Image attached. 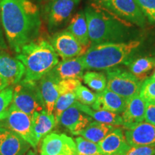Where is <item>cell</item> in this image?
<instances>
[{
	"label": "cell",
	"instance_id": "obj_1",
	"mask_svg": "<svg viewBox=\"0 0 155 155\" xmlns=\"http://www.w3.org/2000/svg\"><path fill=\"white\" fill-rule=\"evenodd\" d=\"M0 21L7 43L15 53L39 38L41 15L31 0H0Z\"/></svg>",
	"mask_w": 155,
	"mask_h": 155
},
{
	"label": "cell",
	"instance_id": "obj_2",
	"mask_svg": "<svg viewBox=\"0 0 155 155\" xmlns=\"http://www.w3.org/2000/svg\"><path fill=\"white\" fill-rule=\"evenodd\" d=\"M91 45L132 40L137 31L131 23L115 16L94 3L84 9Z\"/></svg>",
	"mask_w": 155,
	"mask_h": 155
},
{
	"label": "cell",
	"instance_id": "obj_3",
	"mask_svg": "<svg viewBox=\"0 0 155 155\" xmlns=\"http://www.w3.org/2000/svg\"><path fill=\"white\" fill-rule=\"evenodd\" d=\"M140 46L139 40L93 45L81 57L86 69L106 71L121 64L127 65Z\"/></svg>",
	"mask_w": 155,
	"mask_h": 155
},
{
	"label": "cell",
	"instance_id": "obj_4",
	"mask_svg": "<svg viewBox=\"0 0 155 155\" xmlns=\"http://www.w3.org/2000/svg\"><path fill=\"white\" fill-rule=\"evenodd\" d=\"M16 58L25 68L24 81L38 82L59 63V56L50 42L42 38L23 46Z\"/></svg>",
	"mask_w": 155,
	"mask_h": 155
},
{
	"label": "cell",
	"instance_id": "obj_5",
	"mask_svg": "<svg viewBox=\"0 0 155 155\" xmlns=\"http://www.w3.org/2000/svg\"><path fill=\"white\" fill-rule=\"evenodd\" d=\"M81 83V81L77 79L60 80L50 72L45 75L38 81L45 110L48 114H53L55 104L60 96L64 93L75 91Z\"/></svg>",
	"mask_w": 155,
	"mask_h": 155
},
{
	"label": "cell",
	"instance_id": "obj_6",
	"mask_svg": "<svg viewBox=\"0 0 155 155\" xmlns=\"http://www.w3.org/2000/svg\"><path fill=\"white\" fill-rule=\"evenodd\" d=\"M11 108L19 110L32 116L45 110L38 82L21 81L14 86Z\"/></svg>",
	"mask_w": 155,
	"mask_h": 155
},
{
	"label": "cell",
	"instance_id": "obj_7",
	"mask_svg": "<svg viewBox=\"0 0 155 155\" xmlns=\"http://www.w3.org/2000/svg\"><path fill=\"white\" fill-rule=\"evenodd\" d=\"M106 88L127 99L139 94L141 83L130 71L119 66L106 70Z\"/></svg>",
	"mask_w": 155,
	"mask_h": 155
},
{
	"label": "cell",
	"instance_id": "obj_8",
	"mask_svg": "<svg viewBox=\"0 0 155 155\" xmlns=\"http://www.w3.org/2000/svg\"><path fill=\"white\" fill-rule=\"evenodd\" d=\"M94 4L124 20L144 28L146 17L136 0H94Z\"/></svg>",
	"mask_w": 155,
	"mask_h": 155
},
{
	"label": "cell",
	"instance_id": "obj_9",
	"mask_svg": "<svg viewBox=\"0 0 155 155\" xmlns=\"http://www.w3.org/2000/svg\"><path fill=\"white\" fill-rule=\"evenodd\" d=\"M81 0H48L43 19L50 32H55L71 19Z\"/></svg>",
	"mask_w": 155,
	"mask_h": 155
},
{
	"label": "cell",
	"instance_id": "obj_10",
	"mask_svg": "<svg viewBox=\"0 0 155 155\" xmlns=\"http://www.w3.org/2000/svg\"><path fill=\"white\" fill-rule=\"evenodd\" d=\"M0 127L17 134L28 141L32 148L35 149L38 146V144L32 131V116L28 114L9 108L0 118Z\"/></svg>",
	"mask_w": 155,
	"mask_h": 155
},
{
	"label": "cell",
	"instance_id": "obj_11",
	"mask_svg": "<svg viewBox=\"0 0 155 155\" xmlns=\"http://www.w3.org/2000/svg\"><path fill=\"white\" fill-rule=\"evenodd\" d=\"M50 42L63 60L81 57L88 49L82 45L67 30L55 32L50 38Z\"/></svg>",
	"mask_w": 155,
	"mask_h": 155
},
{
	"label": "cell",
	"instance_id": "obj_12",
	"mask_svg": "<svg viewBox=\"0 0 155 155\" xmlns=\"http://www.w3.org/2000/svg\"><path fill=\"white\" fill-rule=\"evenodd\" d=\"M40 155H76L75 142L64 134L50 133L43 139Z\"/></svg>",
	"mask_w": 155,
	"mask_h": 155
},
{
	"label": "cell",
	"instance_id": "obj_13",
	"mask_svg": "<svg viewBox=\"0 0 155 155\" xmlns=\"http://www.w3.org/2000/svg\"><path fill=\"white\" fill-rule=\"evenodd\" d=\"M146 111V101L139 94L127 98L124 110L122 112L123 127L129 129L143 122Z\"/></svg>",
	"mask_w": 155,
	"mask_h": 155
},
{
	"label": "cell",
	"instance_id": "obj_14",
	"mask_svg": "<svg viewBox=\"0 0 155 155\" xmlns=\"http://www.w3.org/2000/svg\"><path fill=\"white\" fill-rule=\"evenodd\" d=\"M25 68L21 61L9 54L0 53V77L7 81L9 86H14L24 78Z\"/></svg>",
	"mask_w": 155,
	"mask_h": 155
},
{
	"label": "cell",
	"instance_id": "obj_15",
	"mask_svg": "<svg viewBox=\"0 0 155 155\" xmlns=\"http://www.w3.org/2000/svg\"><path fill=\"white\" fill-rule=\"evenodd\" d=\"M103 155H125L130 149L124 133L121 128H115L98 143Z\"/></svg>",
	"mask_w": 155,
	"mask_h": 155
},
{
	"label": "cell",
	"instance_id": "obj_16",
	"mask_svg": "<svg viewBox=\"0 0 155 155\" xmlns=\"http://www.w3.org/2000/svg\"><path fill=\"white\" fill-rule=\"evenodd\" d=\"M92 121L91 116L73 105L61 114L58 124H61L72 134L78 135Z\"/></svg>",
	"mask_w": 155,
	"mask_h": 155
},
{
	"label": "cell",
	"instance_id": "obj_17",
	"mask_svg": "<svg viewBox=\"0 0 155 155\" xmlns=\"http://www.w3.org/2000/svg\"><path fill=\"white\" fill-rule=\"evenodd\" d=\"M131 147L155 146V125L147 122H141L124 133Z\"/></svg>",
	"mask_w": 155,
	"mask_h": 155
},
{
	"label": "cell",
	"instance_id": "obj_18",
	"mask_svg": "<svg viewBox=\"0 0 155 155\" xmlns=\"http://www.w3.org/2000/svg\"><path fill=\"white\" fill-rule=\"evenodd\" d=\"M85 69L81 57H77L63 60L50 72L60 80L77 79L81 81L83 79Z\"/></svg>",
	"mask_w": 155,
	"mask_h": 155
},
{
	"label": "cell",
	"instance_id": "obj_19",
	"mask_svg": "<svg viewBox=\"0 0 155 155\" xmlns=\"http://www.w3.org/2000/svg\"><path fill=\"white\" fill-rule=\"evenodd\" d=\"M127 99L106 88L104 91L97 93L96 101L91 106L95 110L110 111L117 114H122L124 110Z\"/></svg>",
	"mask_w": 155,
	"mask_h": 155
},
{
	"label": "cell",
	"instance_id": "obj_20",
	"mask_svg": "<svg viewBox=\"0 0 155 155\" xmlns=\"http://www.w3.org/2000/svg\"><path fill=\"white\" fill-rule=\"evenodd\" d=\"M32 131L38 144L42 138H45L51 132L56 126L55 116L48 114L45 110L36 112L32 116Z\"/></svg>",
	"mask_w": 155,
	"mask_h": 155
},
{
	"label": "cell",
	"instance_id": "obj_21",
	"mask_svg": "<svg viewBox=\"0 0 155 155\" xmlns=\"http://www.w3.org/2000/svg\"><path fill=\"white\" fill-rule=\"evenodd\" d=\"M67 30L69 31L82 45L88 48L90 47L91 42L89 40L88 25L84 10L78 11L73 15L70 21Z\"/></svg>",
	"mask_w": 155,
	"mask_h": 155
},
{
	"label": "cell",
	"instance_id": "obj_22",
	"mask_svg": "<svg viewBox=\"0 0 155 155\" xmlns=\"http://www.w3.org/2000/svg\"><path fill=\"white\" fill-rule=\"evenodd\" d=\"M31 145L17 134L9 131L0 146V155H26Z\"/></svg>",
	"mask_w": 155,
	"mask_h": 155
},
{
	"label": "cell",
	"instance_id": "obj_23",
	"mask_svg": "<svg viewBox=\"0 0 155 155\" xmlns=\"http://www.w3.org/2000/svg\"><path fill=\"white\" fill-rule=\"evenodd\" d=\"M73 105L79 108L83 113L91 116L95 121L113 126L123 125V120L119 114L112 113L110 111H101V110H95L91 106L81 104L77 101L73 104Z\"/></svg>",
	"mask_w": 155,
	"mask_h": 155
},
{
	"label": "cell",
	"instance_id": "obj_24",
	"mask_svg": "<svg viewBox=\"0 0 155 155\" xmlns=\"http://www.w3.org/2000/svg\"><path fill=\"white\" fill-rule=\"evenodd\" d=\"M114 126L101 123L98 121H91L87 127L78 134L84 139L98 144L114 129Z\"/></svg>",
	"mask_w": 155,
	"mask_h": 155
},
{
	"label": "cell",
	"instance_id": "obj_25",
	"mask_svg": "<svg viewBox=\"0 0 155 155\" xmlns=\"http://www.w3.org/2000/svg\"><path fill=\"white\" fill-rule=\"evenodd\" d=\"M129 71L139 81H144L155 67V57H141L131 59L127 65Z\"/></svg>",
	"mask_w": 155,
	"mask_h": 155
},
{
	"label": "cell",
	"instance_id": "obj_26",
	"mask_svg": "<svg viewBox=\"0 0 155 155\" xmlns=\"http://www.w3.org/2000/svg\"><path fill=\"white\" fill-rule=\"evenodd\" d=\"M83 81L94 91L101 93L106 88L107 79L105 73L96 71H87L83 74Z\"/></svg>",
	"mask_w": 155,
	"mask_h": 155
},
{
	"label": "cell",
	"instance_id": "obj_27",
	"mask_svg": "<svg viewBox=\"0 0 155 155\" xmlns=\"http://www.w3.org/2000/svg\"><path fill=\"white\" fill-rule=\"evenodd\" d=\"M76 101V96H75V91L64 93L60 96L55 103L53 111V115L55 116L56 125L58 124V121H59L61 114L65 110L72 106Z\"/></svg>",
	"mask_w": 155,
	"mask_h": 155
},
{
	"label": "cell",
	"instance_id": "obj_28",
	"mask_svg": "<svg viewBox=\"0 0 155 155\" xmlns=\"http://www.w3.org/2000/svg\"><path fill=\"white\" fill-rule=\"evenodd\" d=\"M76 146V155H103L98 144L78 137L75 139Z\"/></svg>",
	"mask_w": 155,
	"mask_h": 155
},
{
	"label": "cell",
	"instance_id": "obj_29",
	"mask_svg": "<svg viewBox=\"0 0 155 155\" xmlns=\"http://www.w3.org/2000/svg\"><path fill=\"white\" fill-rule=\"evenodd\" d=\"M75 94L77 101L89 106H91L94 104L97 98V94L92 92L86 86H83L81 83L75 89Z\"/></svg>",
	"mask_w": 155,
	"mask_h": 155
},
{
	"label": "cell",
	"instance_id": "obj_30",
	"mask_svg": "<svg viewBox=\"0 0 155 155\" xmlns=\"http://www.w3.org/2000/svg\"><path fill=\"white\" fill-rule=\"evenodd\" d=\"M139 96L145 101H155V81L147 78L141 83Z\"/></svg>",
	"mask_w": 155,
	"mask_h": 155
},
{
	"label": "cell",
	"instance_id": "obj_31",
	"mask_svg": "<svg viewBox=\"0 0 155 155\" xmlns=\"http://www.w3.org/2000/svg\"><path fill=\"white\" fill-rule=\"evenodd\" d=\"M14 86H9L0 91V118L10 107L13 98Z\"/></svg>",
	"mask_w": 155,
	"mask_h": 155
},
{
	"label": "cell",
	"instance_id": "obj_32",
	"mask_svg": "<svg viewBox=\"0 0 155 155\" xmlns=\"http://www.w3.org/2000/svg\"><path fill=\"white\" fill-rule=\"evenodd\" d=\"M143 14L151 23L155 24V0H136Z\"/></svg>",
	"mask_w": 155,
	"mask_h": 155
},
{
	"label": "cell",
	"instance_id": "obj_33",
	"mask_svg": "<svg viewBox=\"0 0 155 155\" xmlns=\"http://www.w3.org/2000/svg\"><path fill=\"white\" fill-rule=\"evenodd\" d=\"M125 155H155V146L131 147Z\"/></svg>",
	"mask_w": 155,
	"mask_h": 155
},
{
	"label": "cell",
	"instance_id": "obj_34",
	"mask_svg": "<svg viewBox=\"0 0 155 155\" xmlns=\"http://www.w3.org/2000/svg\"><path fill=\"white\" fill-rule=\"evenodd\" d=\"M144 120L147 123L155 125V101L146 102Z\"/></svg>",
	"mask_w": 155,
	"mask_h": 155
},
{
	"label": "cell",
	"instance_id": "obj_35",
	"mask_svg": "<svg viewBox=\"0 0 155 155\" xmlns=\"http://www.w3.org/2000/svg\"><path fill=\"white\" fill-rule=\"evenodd\" d=\"M7 48H8V46H7V42H6L5 36L4 35L2 27L1 25V21H0V49L5 50H7Z\"/></svg>",
	"mask_w": 155,
	"mask_h": 155
},
{
	"label": "cell",
	"instance_id": "obj_36",
	"mask_svg": "<svg viewBox=\"0 0 155 155\" xmlns=\"http://www.w3.org/2000/svg\"><path fill=\"white\" fill-rule=\"evenodd\" d=\"M9 131L7 129H5V128L0 127V146L3 143V141H5L6 137H7V135L9 134Z\"/></svg>",
	"mask_w": 155,
	"mask_h": 155
},
{
	"label": "cell",
	"instance_id": "obj_37",
	"mask_svg": "<svg viewBox=\"0 0 155 155\" xmlns=\"http://www.w3.org/2000/svg\"><path fill=\"white\" fill-rule=\"evenodd\" d=\"M8 86H9L8 83H7V81H6L5 80H4L2 77H0V91Z\"/></svg>",
	"mask_w": 155,
	"mask_h": 155
},
{
	"label": "cell",
	"instance_id": "obj_38",
	"mask_svg": "<svg viewBox=\"0 0 155 155\" xmlns=\"http://www.w3.org/2000/svg\"><path fill=\"white\" fill-rule=\"evenodd\" d=\"M26 155H37V154H36V152H35L33 150H30L28 152V153H27Z\"/></svg>",
	"mask_w": 155,
	"mask_h": 155
},
{
	"label": "cell",
	"instance_id": "obj_39",
	"mask_svg": "<svg viewBox=\"0 0 155 155\" xmlns=\"http://www.w3.org/2000/svg\"><path fill=\"white\" fill-rule=\"evenodd\" d=\"M152 78L153 79V80H154L155 81V71H154V73H153V75H152Z\"/></svg>",
	"mask_w": 155,
	"mask_h": 155
},
{
	"label": "cell",
	"instance_id": "obj_40",
	"mask_svg": "<svg viewBox=\"0 0 155 155\" xmlns=\"http://www.w3.org/2000/svg\"><path fill=\"white\" fill-rule=\"evenodd\" d=\"M1 50H1V49H0V53H1Z\"/></svg>",
	"mask_w": 155,
	"mask_h": 155
}]
</instances>
